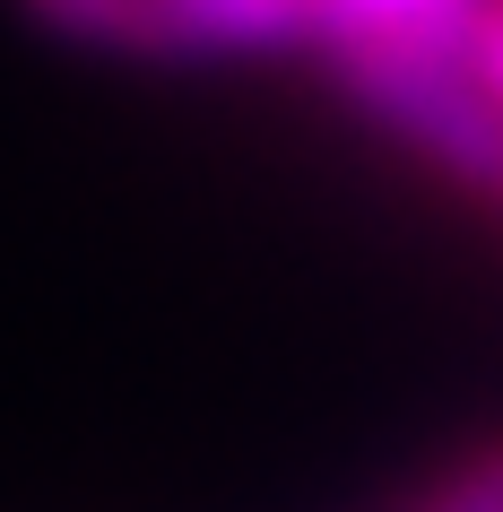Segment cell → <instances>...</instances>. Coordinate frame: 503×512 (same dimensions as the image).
Listing matches in <instances>:
<instances>
[{"label":"cell","mask_w":503,"mask_h":512,"mask_svg":"<svg viewBox=\"0 0 503 512\" xmlns=\"http://www.w3.org/2000/svg\"><path fill=\"white\" fill-rule=\"evenodd\" d=\"M347 105L443 183L503 200V105L477 87L460 44H330Z\"/></svg>","instance_id":"6da1fadb"},{"label":"cell","mask_w":503,"mask_h":512,"mask_svg":"<svg viewBox=\"0 0 503 512\" xmlns=\"http://www.w3.org/2000/svg\"><path fill=\"white\" fill-rule=\"evenodd\" d=\"M27 18L139 61H269L330 44L321 0H27Z\"/></svg>","instance_id":"7a4b0ae2"},{"label":"cell","mask_w":503,"mask_h":512,"mask_svg":"<svg viewBox=\"0 0 503 512\" xmlns=\"http://www.w3.org/2000/svg\"><path fill=\"white\" fill-rule=\"evenodd\" d=\"M477 9L486 0H321L330 44H460Z\"/></svg>","instance_id":"3957f363"},{"label":"cell","mask_w":503,"mask_h":512,"mask_svg":"<svg viewBox=\"0 0 503 512\" xmlns=\"http://www.w3.org/2000/svg\"><path fill=\"white\" fill-rule=\"evenodd\" d=\"M408 512H503V434L477 443V452H460Z\"/></svg>","instance_id":"277c9868"},{"label":"cell","mask_w":503,"mask_h":512,"mask_svg":"<svg viewBox=\"0 0 503 512\" xmlns=\"http://www.w3.org/2000/svg\"><path fill=\"white\" fill-rule=\"evenodd\" d=\"M460 61H469L477 87L503 105V0H486V9L469 18V35H460Z\"/></svg>","instance_id":"5b68a950"}]
</instances>
